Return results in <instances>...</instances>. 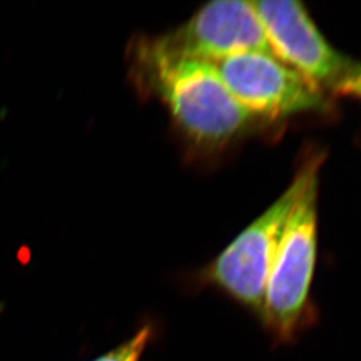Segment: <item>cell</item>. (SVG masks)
<instances>
[{
    "label": "cell",
    "mask_w": 361,
    "mask_h": 361,
    "mask_svg": "<svg viewBox=\"0 0 361 361\" xmlns=\"http://www.w3.org/2000/svg\"><path fill=\"white\" fill-rule=\"evenodd\" d=\"M129 58L137 89L159 98L177 128L200 147L232 141L256 118L235 101L210 62L165 51L154 38L134 42Z\"/></svg>",
    "instance_id": "cell-1"
},
{
    "label": "cell",
    "mask_w": 361,
    "mask_h": 361,
    "mask_svg": "<svg viewBox=\"0 0 361 361\" xmlns=\"http://www.w3.org/2000/svg\"><path fill=\"white\" fill-rule=\"evenodd\" d=\"M320 157L305 162L302 188L286 219L268 277L259 320L274 343L289 344L314 322L310 288L317 255V174Z\"/></svg>",
    "instance_id": "cell-2"
},
{
    "label": "cell",
    "mask_w": 361,
    "mask_h": 361,
    "mask_svg": "<svg viewBox=\"0 0 361 361\" xmlns=\"http://www.w3.org/2000/svg\"><path fill=\"white\" fill-rule=\"evenodd\" d=\"M305 162L292 185L257 219H255L202 273L214 285L258 319L271 264L281 241L286 219L305 180Z\"/></svg>",
    "instance_id": "cell-3"
},
{
    "label": "cell",
    "mask_w": 361,
    "mask_h": 361,
    "mask_svg": "<svg viewBox=\"0 0 361 361\" xmlns=\"http://www.w3.org/2000/svg\"><path fill=\"white\" fill-rule=\"evenodd\" d=\"M213 65L235 101L253 116L281 118L328 106L322 89L271 52H243Z\"/></svg>",
    "instance_id": "cell-4"
},
{
    "label": "cell",
    "mask_w": 361,
    "mask_h": 361,
    "mask_svg": "<svg viewBox=\"0 0 361 361\" xmlns=\"http://www.w3.org/2000/svg\"><path fill=\"white\" fill-rule=\"evenodd\" d=\"M264 27L271 52L324 91L341 90L357 67L336 51L296 0L250 1Z\"/></svg>",
    "instance_id": "cell-5"
},
{
    "label": "cell",
    "mask_w": 361,
    "mask_h": 361,
    "mask_svg": "<svg viewBox=\"0 0 361 361\" xmlns=\"http://www.w3.org/2000/svg\"><path fill=\"white\" fill-rule=\"evenodd\" d=\"M154 39L165 51L210 63L243 52L273 54L252 3L243 0L212 1L178 30Z\"/></svg>",
    "instance_id": "cell-6"
},
{
    "label": "cell",
    "mask_w": 361,
    "mask_h": 361,
    "mask_svg": "<svg viewBox=\"0 0 361 361\" xmlns=\"http://www.w3.org/2000/svg\"><path fill=\"white\" fill-rule=\"evenodd\" d=\"M153 326L150 324L143 325L135 335L131 336L116 348L110 349L109 352L92 361H141L145 350L149 347L153 338Z\"/></svg>",
    "instance_id": "cell-7"
},
{
    "label": "cell",
    "mask_w": 361,
    "mask_h": 361,
    "mask_svg": "<svg viewBox=\"0 0 361 361\" xmlns=\"http://www.w3.org/2000/svg\"><path fill=\"white\" fill-rule=\"evenodd\" d=\"M340 91L350 92V94L361 97V67L355 70L353 75L349 78L348 82L343 86V89Z\"/></svg>",
    "instance_id": "cell-8"
}]
</instances>
